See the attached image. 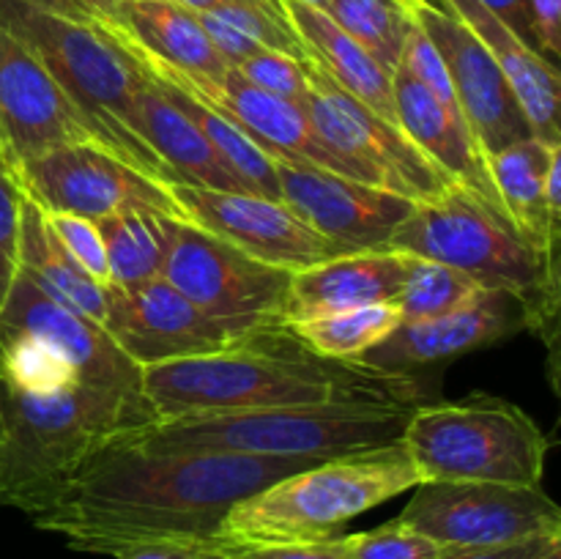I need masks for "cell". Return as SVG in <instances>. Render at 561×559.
Listing matches in <instances>:
<instances>
[{
	"instance_id": "obj_23",
	"label": "cell",
	"mask_w": 561,
	"mask_h": 559,
	"mask_svg": "<svg viewBox=\"0 0 561 559\" xmlns=\"http://www.w3.org/2000/svg\"><path fill=\"white\" fill-rule=\"evenodd\" d=\"M146 77V75H142ZM135 132L148 142L159 162L170 170L179 184L208 186V190L247 192L230 173L203 132L170 104V99L146 77L135 93Z\"/></svg>"
},
{
	"instance_id": "obj_4",
	"label": "cell",
	"mask_w": 561,
	"mask_h": 559,
	"mask_svg": "<svg viewBox=\"0 0 561 559\" xmlns=\"http://www.w3.org/2000/svg\"><path fill=\"white\" fill-rule=\"evenodd\" d=\"M420 486L403 444L329 458L241 499L219 524V551L337 537L348 521Z\"/></svg>"
},
{
	"instance_id": "obj_41",
	"label": "cell",
	"mask_w": 561,
	"mask_h": 559,
	"mask_svg": "<svg viewBox=\"0 0 561 559\" xmlns=\"http://www.w3.org/2000/svg\"><path fill=\"white\" fill-rule=\"evenodd\" d=\"M25 3L36 5V9L49 11V14H58L66 16V20H75V22H85V25H96V16L93 11L88 9L82 0H25Z\"/></svg>"
},
{
	"instance_id": "obj_40",
	"label": "cell",
	"mask_w": 561,
	"mask_h": 559,
	"mask_svg": "<svg viewBox=\"0 0 561 559\" xmlns=\"http://www.w3.org/2000/svg\"><path fill=\"white\" fill-rule=\"evenodd\" d=\"M485 9H491L493 14L502 16L520 38H524L529 47L537 49V38H535V27H531V14H529V3L526 0H480ZM540 53V49H537ZM542 55V53H540Z\"/></svg>"
},
{
	"instance_id": "obj_10",
	"label": "cell",
	"mask_w": 561,
	"mask_h": 559,
	"mask_svg": "<svg viewBox=\"0 0 561 559\" xmlns=\"http://www.w3.org/2000/svg\"><path fill=\"white\" fill-rule=\"evenodd\" d=\"M307 80L310 93L301 110L310 118L312 129L359 173L365 184L381 186L414 203L436 201L458 186L411 142L398 124L356 102L310 58Z\"/></svg>"
},
{
	"instance_id": "obj_25",
	"label": "cell",
	"mask_w": 561,
	"mask_h": 559,
	"mask_svg": "<svg viewBox=\"0 0 561 559\" xmlns=\"http://www.w3.org/2000/svg\"><path fill=\"white\" fill-rule=\"evenodd\" d=\"M110 25L124 31L148 55L186 75L219 80L230 69L208 42L195 11L175 0H124Z\"/></svg>"
},
{
	"instance_id": "obj_38",
	"label": "cell",
	"mask_w": 561,
	"mask_h": 559,
	"mask_svg": "<svg viewBox=\"0 0 561 559\" xmlns=\"http://www.w3.org/2000/svg\"><path fill=\"white\" fill-rule=\"evenodd\" d=\"M526 3H529L537 49L551 64H557L561 55V0H526Z\"/></svg>"
},
{
	"instance_id": "obj_31",
	"label": "cell",
	"mask_w": 561,
	"mask_h": 559,
	"mask_svg": "<svg viewBox=\"0 0 561 559\" xmlns=\"http://www.w3.org/2000/svg\"><path fill=\"white\" fill-rule=\"evenodd\" d=\"M0 381L22 395H55L80 387L75 362L31 332L0 334Z\"/></svg>"
},
{
	"instance_id": "obj_49",
	"label": "cell",
	"mask_w": 561,
	"mask_h": 559,
	"mask_svg": "<svg viewBox=\"0 0 561 559\" xmlns=\"http://www.w3.org/2000/svg\"><path fill=\"white\" fill-rule=\"evenodd\" d=\"M0 162L9 164V159H5V146H3V137H0Z\"/></svg>"
},
{
	"instance_id": "obj_33",
	"label": "cell",
	"mask_w": 561,
	"mask_h": 559,
	"mask_svg": "<svg viewBox=\"0 0 561 559\" xmlns=\"http://www.w3.org/2000/svg\"><path fill=\"white\" fill-rule=\"evenodd\" d=\"M233 69L261 91L285 99L296 107H305L307 93H310L307 58H294V55L277 53V49H257L255 55L244 58Z\"/></svg>"
},
{
	"instance_id": "obj_43",
	"label": "cell",
	"mask_w": 561,
	"mask_h": 559,
	"mask_svg": "<svg viewBox=\"0 0 561 559\" xmlns=\"http://www.w3.org/2000/svg\"><path fill=\"white\" fill-rule=\"evenodd\" d=\"M82 3L93 11V16H96V20L113 22L115 16H118L124 0H82Z\"/></svg>"
},
{
	"instance_id": "obj_13",
	"label": "cell",
	"mask_w": 561,
	"mask_h": 559,
	"mask_svg": "<svg viewBox=\"0 0 561 559\" xmlns=\"http://www.w3.org/2000/svg\"><path fill=\"white\" fill-rule=\"evenodd\" d=\"M170 195L184 223L228 241L255 261L290 274L351 252L312 230L277 197L208 190L179 181L170 184Z\"/></svg>"
},
{
	"instance_id": "obj_47",
	"label": "cell",
	"mask_w": 561,
	"mask_h": 559,
	"mask_svg": "<svg viewBox=\"0 0 561 559\" xmlns=\"http://www.w3.org/2000/svg\"><path fill=\"white\" fill-rule=\"evenodd\" d=\"M3 427H5V420H3V381H0V442H3Z\"/></svg>"
},
{
	"instance_id": "obj_28",
	"label": "cell",
	"mask_w": 561,
	"mask_h": 559,
	"mask_svg": "<svg viewBox=\"0 0 561 559\" xmlns=\"http://www.w3.org/2000/svg\"><path fill=\"white\" fill-rule=\"evenodd\" d=\"M168 219L162 214L129 212L99 219L104 252H107L110 285L135 288L153 277H162L168 255Z\"/></svg>"
},
{
	"instance_id": "obj_34",
	"label": "cell",
	"mask_w": 561,
	"mask_h": 559,
	"mask_svg": "<svg viewBox=\"0 0 561 559\" xmlns=\"http://www.w3.org/2000/svg\"><path fill=\"white\" fill-rule=\"evenodd\" d=\"M345 543L354 559H438L444 554V546L405 526L400 518L376 529L345 535Z\"/></svg>"
},
{
	"instance_id": "obj_17",
	"label": "cell",
	"mask_w": 561,
	"mask_h": 559,
	"mask_svg": "<svg viewBox=\"0 0 561 559\" xmlns=\"http://www.w3.org/2000/svg\"><path fill=\"white\" fill-rule=\"evenodd\" d=\"M277 184L279 201L296 217L351 252L387 250L394 228L416 206L381 186L283 162H277Z\"/></svg>"
},
{
	"instance_id": "obj_18",
	"label": "cell",
	"mask_w": 561,
	"mask_h": 559,
	"mask_svg": "<svg viewBox=\"0 0 561 559\" xmlns=\"http://www.w3.org/2000/svg\"><path fill=\"white\" fill-rule=\"evenodd\" d=\"M518 332H529V310L524 299L510 290L482 288L458 310L425 321L400 323L383 343L367 351L362 362L381 370L414 373L491 343H502Z\"/></svg>"
},
{
	"instance_id": "obj_39",
	"label": "cell",
	"mask_w": 561,
	"mask_h": 559,
	"mask_svg": "<svg viewBox=\"0 0 561 559\" xmlns=\"http://www.w3.org/2000/svg\"><path fill=\"white\" fill-rule=\"evenodd\" d=\"M561 535H542L529 537L520 543H507V546H480V548H444L438 559H531L559 540Z\"/></svg>"
},
{
	"instance_id": "obj_7",
	"label": "cell",
	"mask_w": 561,
	"mask_h": 559,
	"mask_svg": "<svg viewBox=\"0 0 561 559\" xmlns=\"http://www.w3.org/2000/svg\"><path fill=\"white\" fill-rule=\"evenodd\" d=\"M0 22L44 60L110 153L148 179L173 184L170 170L135 132V93L146 77L99 22L66 20L25 0H0Z\"/></svg>"
},
{
	"instance_id": "obj_27",
	"label": "cell",
	"mask_w": 561,
	"mask_h": 559,
	"mask_svg": "<svg viewBox=\"0 0 561 559\" xmlns=\"http://www.w3.org/2000/svg\"><path fill=\"white\" fill-rule=\"evenodd\" d=\"M20 272L82 316L99 323L107 316V288L82 272L80 263L64 250L58 236L53 233L44 208L36 206L27 195L22 197Z\"/></svg>"
},
{
	"instance_id": "obj_15",
	"label": "cell",
	"mask_w": 561,
	"mask_h": 559,
	"mask_svg": "<svg viewBox=\"0 0 561 559\" xmlns=\"http://www.w3.org/2000/svg\"><path fill=\"white\" fill-rule=\"evenodd\" d=\"M0 137L9 168L53 148L99 142L44 60L0 22ZM104 148V146H102Z\"/></svg>"
},
{
	"instance_id": "obj_20",
	"label": "cell",
	"mask_w": 561,
	"mask_h": 559,
	"mask_svg": "<svg viewBox=\"0 0 561 559\" xmlns=\"http://www.w3.org/2000/svg\"><path fill=\"white\" fill-rule=\"evenodd\" d=\"M392 93L398 124L431 162H436L458 186L480 197L488 208L507 217L491 179L485 151L466 124L460 107L438 102L403 66L392 71ZM510 219V217H507Z\"/></svg>"
},
{
	"instance_id": "obj_35",
	"label": "cell",
	"mask_w": 561,
	"mask_h": 559,
	"mask_svg": "<svg viewBox=\"0 0 561 559\" xmlns=\"http://www.w3.org/2000/svg\"><path fill=\"white\" fill-rule=\"evenodd\" d=\"M53 233L64 244V250L80 263L82 272L99 285L107 288L110 285V269H107V252H104L102 233L93 219L77 217V214H60V212H44Z\"/></svg>"
},
{
	"instance_id": "obj_3",
	"label": "cell",
	"mask_w": 561,
	"mask_h": 559,
	"mask_svg": "<svg viewBox=\"0 0 561 559\" xmlns=\"http://www.w3.org/2000/svg\"><path fill=\"white\" fill-rule=\"evenodd\" d=\"M0 510L33 518L93 453L118 433L157 422L142 395L104 392L80 384L69 392L22 395L3 384Z\"/></svg>"
},
{
	"instance_id": "obj_29",
	"label": "cell",
	"mask_w": 561,
	"mask_h": 559,
	"mask_svg": "<svg viewBox=\"0 0 561 559\" xmlns=\"http://www.w3.org/2000/svg\"><path fill=\"white\" fill-rule=\"evenodd\" d=\"M400 323H403L400 307L389 301V305H367L356 310L307 318V321L288 323V329L316 354L329 356V360H362L367 351L383 343Z\"/></svg>"
},
{
	"instance_id": "obj_11",
	"label": "cell",
	"mask_w": 561,
	"mask_h": 559,
	"mask_svg": "<svg viewBox=\"0 0 561 559\" xmlns=\"http://www.w3.org/2000/svg\"><path fill=\"white\" fill-rule=\"evenodd\" d=\"M400 521L444 548L561 535V510L546 488L507 482H420Z\"/></svg>"
},
{
	"instance_id": "obj_19",
	"label": "cell",
	"mask_w": 561,
	"mask_h": 559,
	"mask_svg": "<svg viewBox=\"0 0 561 559\" xmlns=\"http://www.w3.org/2000/svg\"><path fill=\"white\" fill-rule=\"evenodd\" d=\"M11 332H31L58 345L75 362L85 387L118 395H142V370L126 360L107 329L49 296L42 285L22 272H16L9 299L0 310V334Z\"/></svg>"
},
{
	"instance_id": "obj_2",
	"label": "cell",
	"mask_w": 561,
	"mask_h": 559,
	"mask_svg": "<svg viewBox=\"0 0 561 559\" xmlns=\"http://www.w3.org/2000/svg\"><path fill=\"white\" fill-rule=\"evenodd\" d=\"M140 392L157 420L285 406H422L431 389L414 373L362 360H329L288 327L257 329L228 349L142 367Z\"/></svg>"
},
{
	"instance_id": "obj_48",
	"label": "cell",
	"mask_w": 561,
	"mask_h": 559,
	"mask_svg": "<svg viewBox=\"0 0 561 559\" xmlns=\"http://www.w3.org/2000/svg\"><path fill=\"white\" fill-rule=\"evenodd\" d=\"M294 3H305V5H312V9H323L329 0H294Z\"/></svg>"
},
{
	"instance_id": "obj_12",
	"label": "cell",
	"mask_w": 561,
	"mask_h": 559,
	"mask_svg": "<svg viewBox=\"0 0 561 559\" xmlns=\"http://www.w3.org/2000/svg\"><path fill=\"white\" fill-rule=\"evenodd\" d=\"M14 175L22 192L44 212L77 214L93 223L129 212L181 219L170 184L148 179L96 142L38 153L16 164Z\"/></svg>"
},
{
	"instance_id": "obj_30",
	"label": "cell",
	"mask_w": 561,
	"mask_h": 559,
	"mask_svg": "<svg viewBox=\"0 0 561 559\" xmlns=\"http://www.w3.org/2000/svg\"><path fill=\"white\" fill-rule=\"evenodd\" d=\"M323 11L389 75L416 27L409 0H329Z\"/></svg>"
},
{
	"instance_id": "obj_22",
	"label": "cell",
	"mask_w": 561,
	"mask_h": 559,
	"mask_svg": "<svg viewBox=\"0 0 561 559\" xmlns=\"http://www.w3.org/2000/svg\"><path fill=\"white\" fill-rule=\"evenodd\" d=\"M433 3L453 11L485 44V49L518 96L526 118H529L531 137H540L546 142H561L557 64H551L546 55L529 47L502 16L485 9L480 0H433Z\"/></svg>"
},
{
	"instance_id": "obj_14",
	"label": "cell",
	"mask_w": 561,
	"mask_h": 559,
	"mask_svg": "<svg viewBox=\"0 0 561 559\" xmlns=\"http://www.w3.org/2000/svg\"><path fill=\"white\" fill-rule=\"evenodd\" d=\"M409 9L416 27L442 55L460 113L485 157L531 137L529 118L485 44L433 0H409Z\"/></svg>"
},
{
	"instance_id": "obj_46",
	"label": "cell",
	"mask_w": 561,
	"mask_h": 559,
	"mask_svg": "<svg viewBox=\"0 0 561 559\" xmlns=\"http://www.w3.org/2000/svg\"><path fill=\"white\" fill-rule=\"evenodd\" d=\"M201 559H236L230 551H219V548H206Z\"/></svg>"
},
{
	"instance_id": "obj_16",
	"label": "cell",
	"mask_w": 561,
	"mask_h": 559,
	"mask_svg": "<svg viewBox=\"0 0 561 559\" xmlns=\"http://www.w3.org/2000/svg\"><path fill=\"white\" fill-rule=\"evenodd\" d=\"M102 327L140 370L162 362L217 354L239 340L197 310L164 277L135 288L107 285V316Z\"/></svg>"
},
{
	"instance_id": "obj_6",
	"label": "cell",
	"mask_w": 561,
	"mask_h": 559,
	"mask_svg": "<svg viewBox=\"0 0 561 559\" xmlns=\"http://www.w3.org/2000/svg\"><path fill=\"white\" fill-rule=\"evenodd\" d=\"M414 406L327 403L175 417L126 431L153 453H225L329 460L398 444Z\"/></svg>"
},
{
	"instance_id": "obj_26",
	"label": "cell",
	"mask_w": 561,
	"mask_h": 559,
	"mask_svg": "<svg viewBox=\"0 0 561 559\" xmlns=\"http://www.w3.org/2000/svg\"><path fill=\"white\" fill-rule=\"evenodd\" d=\"M561 153V142L526 137L488 157L491 179L510 223L520 236L546 250H559L561 217L546 203V175L551 159Z\"/></svg>"
},
{
	"instance_id": "obj_37",
	"label": "cell",
	"mask_w": 561,
	"mask_h": 559,
	"mask_svg": "<svg viewBox=\"0 0 561 559\" xmlns=\"http://www.w3.org/2000/svg\"><path fill=\"white\" fill-rule=\"evenodd\" d=\"M236 559H354L348 551L345 535L329 537L318 543H294V546H263L230 551Z\"/></svg>"
},
{
	"instance_id": "obj_21",
	"label": "cell",
	"mask_w": 561,
	"mask_h": 559,
	"mask_svg": "<svg viewBox=\"0 0 561 559\" xmlns=\"http://www.w3.org/2000/svg\"><path fill=\"white\" fill-rule=\"evenodd\" d=\"M414 255L398 250H362L290 274L285 327L329 312L398 301Z\"/></svg>"
},
{
	"instance_id": "obj_5",
	"label": "cell",
	"mask_w": 561,
	"mask_h": 559,
	"mask_svg": "<svg viewBox=\"0 0 561 559\" xmlns=\"http://www.w3.org/2000/svg\"><path fill=\"white\" fill-rule=\"evenodd\" d=\"M387 250L409 252L444 263L480 288L510 290L529 310V332L548 349L559 340V250H546L515 230L507 217L488 208L463 186H453L436 201L416 203L394 228Z\"/></svg>"
},
{
	"instance_id": "obj_36",
	"label": "cell",
	"mask_w": 561,
	"mask_h": 559,
	"mask_svg": "<svg viewBox=\"0 0 561 559\" xmlns=\"http://www.w3.org/2000/svg\"><path fill=\"white\" fill-rule=\"evenodd\" d=\"M22 192L14 170L0 162V310L20 272V233H22Z\"/></svg>"
},
{
	"instance_id": "obj_32",
	"label": "cell",
	"mask_w": 561,
	"mask_h": 559,
	"mask_svg": "<svg viewBox=\"0 0 561 559\" xmlns=\"http://www.w3.org/2000/svg\"><path fill=\"white\" fill-rule=\"evenodd\" d=\"M480 290V285L466 277L463 272H458V269L414 255L409 277H405L403 290H400L394 305L400 307L403 323L425 321V318L458 310L466 301L474 299Z\"/></svg>"
},
{
	"instance_id": "obj_45",
	"label": "cell",
	"mask_w": 561,
	"mask_h": 559,
	"mask_svg": "<svg viewBox=\"0 0 561 559\" xmlns=\"http://www.w3.org/2000/svg\"><path fill=\"white\" fill-rule=\"evenodd\" d=\"M531 559H561V537L559 540H553L548 548H542V551Z\"/></svg>"
},
{
	"instance_id": "obj_1",
	"label": "cell",
	"mask_w": 561,
	"mask_h": 559,
	"mask_svg": "<svg viewBox=\"0 0 561 559\" xmlns=\"http://www.w3.org/2000/svg\"><path fill=\"white\" fill-rule=\"evenodd\" d=\"M126 433V431H124ZM118 433L31 524L82 554L121 559L146 546H211L225 515L268 482L321 460L153 453Z\"/></svg>"
},
{
	"instance_id": "obj_8",
	"label": "cell",
	"mask_w": 561,
	"mask_h": 559,
	"mask_svg": "<svg viewBox=\"0 0 561 559\" xmlns=\"http://www.w3.org/2000/svg\"><path fill=\"white\" fill-rule=\"evenodd\" d=\"M400 444L420 482L542 486L551 442L520 406L496 395L414 406Z\"/></svg>"
},
{
	"instance_id": "obj_44",
	"label": "cell",
	"mask_w": 561,
	"mask_h": 559,
	"mask_svg": "<svg viewBox=\"0 0 561 559\" xmlns=\"http://www.w3.org/2000/svg\"><path fill=\"white\" fill-rule=\"evenodd\" d=\"M175 3H181L184 9L195 11V14H201V11H211L217 9V5H222L225 0H175Z\"/></svg>"
},
{
	"instance_id": "obj_42",
	"label": "cell",
	"mask_w": 561,
	"mask_h": 559,
	"mask_svg": "<svg viewBox=\"0 0 561 559\" xmlns=\"http://www.w3.org/2000/svg\"><path fill=\"white\" fill-rule=\"evenodd\" d=\"M203 546H146L121 559H201Z\"/></svg>"
},
{
	"instance_id": "obj_24",
	"label": "cell",
	"mask_w": 561,
	"mask_h": 559,
	"mask_svg": "<svg viewBox=\"0 0 561 559\" xmlns=\"http://www.w3.org/2000/svg\"><path fill=\"white\" fill-rule=\"evenodd\" d=\"M279 3H283L285 16L299 36L307 58L316 60L356 102L370 107L381 118L398 124L392 75L381 69L323 9L294 3V0H279Z\"/></svg>"
},
{
	"instance_id": "obj_9",
	"label": "cell",
	"mask_w": 561,
	"mask_h": 559,
	"mask_svg": "<svg viewBox=\"0 0 561 559\" xmlns=\"http://www.w3.org/2000/svg\"><path fill=\"white\" fill-rule=\"evenodd\" d=\"M162 277L236 338L285 327L290 272L255 261L195 225L168 219Z\"/></svg>"
}]
</instances>
